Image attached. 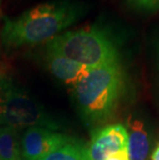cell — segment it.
I'll list each match as a JSON object with an SVG mask.
<instances>
[{
    "label": "cell",
    "instance_id": "cell-10",
    "mask_svg": "<svg viewBox=\"0 0 159 160\" xmlns=\"http://www.w3.org/2000/svg\"><path fill=\"white\" fill-rule=\"evenodd\" d=\"M40 160H90L87 148L82 145L68 142Z\"/></svg>",
    "mask_w": 159,
    "mask_h": 160
},
{
    "label": "cell",
    "instance_id": "cell-11",
    "mask_svg": "<svg viewBox=\"0 0 159 160\" xmlns=\"http://www.w3.org/2000/svg\"><path fill=\"white\" fill-rule=\"evenodd\" d=\"M128 4L142 12H154L159 9V0H127Z\"/></svg>",
    "mask_w": 159,
    "mask_h": 160
},
{
    "label": "cell",
    "instance_id": "cell-12",
    "mask_svg": "<svg viewBox=\"0 0 159 160\" xmlns=\"http://www.w3.org/2000/svg\"><path fill=\"white\" fill-rule=\"evenodd\" d=\"M106 160H130L129 154H128V151H127V147L120 150V151H118L116 153H114V154H112Z\"/></svg>",
    "mask_w": 159,
    "mask_h": 160
},
{
    "label": "cell",
    "instance_id": "cell-5",
    "mask_svg": "<svg viewBox=\"0 0 159 160\" xmlns=\"http://www.w3.org/2000/svg\"><path fill=\"white\" fill-rule=\"evenodd\" d=\"M68 142L69 138L47 127H29L22 138V157L25 160H40Z\"/></svg>",
    "mask_w": 159,
    "mask_h": 160
},
{
    "label": "cell",
    "instance_id": "cell-2",
    "mask_svg": "<svg viewBox=\"0 0 159 160\" xmlns=\"http://www.w3.org/2000/svg\"><path fill=\"white\" fill-rule=\"evenodd\" d=\"M48 52L79 62L89 68L119 62L116 43L102 29L91 27L59 34L48 42Z\"/></svg>",
    "mask_w": 159,
    "mask_h": 160
},
{
    "label": "cell",
    "instance_id": "cell-8",
    "mask_svg": "<svg viewBox=\"0 0 159 160\" xmlns=\"http://www.w3.org/2000/svg\"><path fill=\"white\" fill-rule=\"evenodd\" d=\"M126 129L128 133L127 151L130 160H146L150 142L144 123L137 119H129Z\"/></svg>",
    "mask_w": 159,
    "mask_h": 160
},
{
    "label": "cell",
    "instance_id": "cell-3",
    "mask_svg": "<svg viewBox=\"0 0 159 160\" xmlns=\"http://www.w3.org/2000/svg\"><path fill=\"white\" fill-rule=\"evenodd\" d=\"M120 62L90 68L86 78L74 86L77 103L91 120L107 117L114 110L123 89Z\"/></svg>",
    "mask_w": 159,
    "mask_h": 160
},
{
    "label": "cell",
    "instance_id": "cell-4",
    "mask_svg": "<svg viewBox=\"0 0 159 160\" xmlns=\"http://www.w3.org/2000/svg\"><path fill=\"white\" fill-rule=\"evenodd\" d=\"M0 123L13 128H54L53 122L32 97L5 80L0 82Z\"/></svg>",
    "mask_w": 159,
    "mask_h": 160
},
{
    "label": "cell",
    "instance_id": "cell-1",
    "mask_svg": "<svg viewBox=\"0 0 159 160\" xmlns=\"http://www.w3.org/2000/svg\"><path fill=\"white\" fill-rule=\"evenodd\" d=\"M88 6L74 0L42 3L16 18H5L1 37L6 48L50 42L86 15Z\"/></svg>",
    "mask_w": 159,
    "mask_h": 160
},
{
    "label": "cell",
    "instance_id": "cell-9",
    "mask_svg": "<svg viewBox=\"0 0 159 160\" xmlns=\"http://www.w3.org/2000/svg\"><path fill=\"white\" fill-rule=\"evenodd\" d=\"M0 160H22V149L16 128H0Z\"/></svg>",
    "mask_w": 159,
    "mask_h": 160
},
{
    "label": "cell",
    "instance_id": "cell-13",
    "mask_svg": "<svg viewBox=\"0 0 159 160\" xmlns=\"http://www.w3.org/2000/svg\"><path fill=\"white\" fill-rule=\"evenodd\" d=\"M151 159L152 160H159V144H158V146L156 147V149L154 150V152L152 153Z\"/></svg>",
    "mask_w": 159,
    "mask_h": 160
},
{
    "label": "cell",
    "instance_id": "cell-7",
    "mask_svg": "<svg viewBox=\"0 0 159 160\" xmlns=\"http://www.w3.org/2000/svg\"><path fill=\"white\" fill-rule=\"evenodd\" d=\"M47 62L54 76L72 86H77L90 71L89 67L55 53L48 52Z\"/></svg>",
    "mask_w": 159,
    "mask_h": 160
},
{
    "label": "cell",
    "instance_id": "cell-6",
    "mask_svg": "<svg viewBox=\"0 0 159 160\" xmlns=\"http://www.w3.org/2000/svg\"><path fill=\"white\" fill-rule=\"evenodd\" d=\"M127 129L122 124H113L93 135L87 148L90 160H106L109 156L127 147Z\"/></svg>",
    "mask_w": 159,
    "mask_h": 160
}]
</instances>
